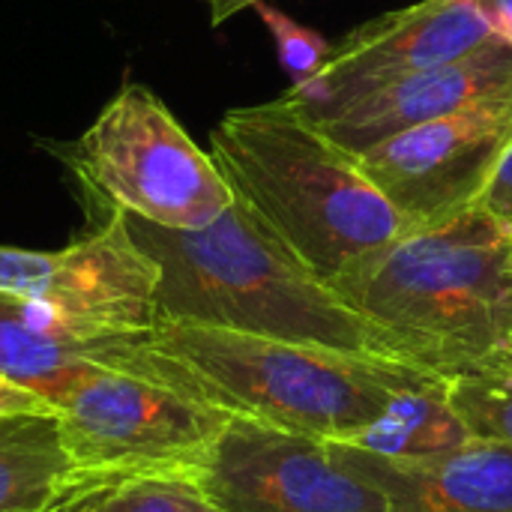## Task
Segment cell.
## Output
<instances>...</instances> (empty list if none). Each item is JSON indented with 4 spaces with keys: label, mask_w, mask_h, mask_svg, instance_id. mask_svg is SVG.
Listing matches in <instances>:
<instances>
[{
    "label": "cell",
    "mask_w": 512,
    "mask_h": 512,
    "mask_svg": "<svg viewBox=\"0 0 512 512\" xmlns=\"http://www.w3.org/2000/svg\"><path fill=\"white\" fill-rule=\"evenodd\" d=\"M252 9L261 15V21L267 24L270 36H273V42H276L279 63H282V69H285L288 78H291V90H288V93H294V96L309 93V90L315 87V81H318L324 63H327L330 54H333V42H330L327 36H321L318 30H312V27L294 21V18L285 15L282 9L270 6L267 0L255 3Z\"/></svg>",
    "instance_id": "cell-18"
},
{
    "label": "cell",
    "mask_w": 512,
    "mask_h": 512,
    "mask_svg": "<svg viewBox=\"0 0 512 512\" xmlns=\"http://www.w3.org/2000/svg\"><path fill=\"white\" fill-rule=\"evenodd\" d=\"M507 90H512V45L492 39L453 63L390 81L318 123L345 147L366 150L411 126L456 114Z\"/></svg>",
    "instance_id": "cell-11"
},
{
    "label": "cell",
    "mask_w": 512,
    "mask_h": 512,
    "mask_svg": "<svg viewBox=\"0 0 512 512\" xmlns=\"http://www.w3.org/2000/svg\"><path fill=\"white\" fill-rule=\"evenodd\" d=\"M111 372L150 378L231 417L321 441H348L399 390L438 375L402 360L189 321H156L147 333L120 336Z\"/></svg>",
    "instance_id": "cell-1"
},
{
    "label": "cell",
    "mask_w": 512,
    "mask_h": 512,
    "mask_svg": "<svg viewBox=\"0 0 512 512\" xmlns=\"http://www.w3.org/2000/svg\"><path fill=\"white\" fill-rule=\"evenodd\" d=\"M222 512H387L333 441L231 417L198 483Z\"/></svg>",
    "instance_id": "cell-9"
},
{
    "label": "cell",
    "mask_w": 512,
    "mask_h": 512,
    "mask_svg": "<svg viewBox=\"0 0 512 512\" xmlns=\"http://www.w3.org/2000/svg\"><path fill=\"white\" fill-rule=\"evenodd\" d=\"M492 39L501 36L486 24L474 0H420L351 30L333 45L315 87L291 96L315 120H324L390 81L453 63Z\"/></svg>",
    "instance_id": "cell-10"
},
{
    "label": "cell",
    "mask_w": 512,
    "mask_h": 512,
    "mask_svg": "<svg viewBox=\"0 0 512 512\" xmlns=\"http://www.w3.org/2000/svg\"><path fill=\"white\" fill-rule=\"evenodd\" d=\"M123 222L159 267V321L207 324L408 363L390 333L345 303L237 195L204 228H162L135 216H123Z\"/></svg>",
    "instance_id": "cell-2"
},
{
    "label": "cell",
    "mask_w": 512,
    "mask_h": 512,
    "mask_svg": "<svg viewBox=\"0 0 512 512\" xmlns=\"http://www.w3.org/2000/svg\"><path fill=\"white\" fill-rule=\"evenodd\" d=\"M111 336L78 339L36 324L18 297L0 294V375L39 393L54 408L93 372L105 369Z\"/></svg>",
    "instance_id": "cell-13"
},
{
    "label": "cell",
    "mask_w": 512,
    "mask_h": 512,
    "mask_svg": "<svg viewBox=\"0 0 512 512\" xmlns=\"http://www.w3.org/2000/svg\"><path fill=\"white\" fill-rule=\"evenodd\" d=\"M486 24L512 45V0H474Z\"/></svg>",
    "instance_id": "cell-21"
},
{
    "label": "cell",
    "mask_w": 512,
    "mask_h": 512,
    "mask_svg": "<svg viewBox=\"0 0 512 512\" xmlns=\"http://www.w3.org/2000/svg\"><path fill=\"white\" fill-rule=\"evenodd\" d=\"M471 438L474 435L468 423L450 399V381L444 375H432L399 390L366 429L339 444H348L369 456L411 462L444 456L468 444Z\"/></svg>",
    "instance_id": "cell-14"
},
{
    "label": "cell",
    "mask_w": 512,
    "mask_h": 512,
    "mask_svg": "<svg viewBox=\"0 0 512 512\" xmlns=\"http://www.w3.org/2000/svg\"><path fill=\"white\" fill-rule=\"evenodd\" d=\"M210 156L234 195L327 282L411 231L360 153L291 93L225 111L210 132Z\"/></svg>",
    "instance_id": "cell-4"
},
{
    "label": "cell",
    "mask_w": 512,
    "mask_h": 512,
    "mask_svg": "<svg viewBox=\"0 0 512 512\" xmlns=\"http://www.w3.org/2000/svg\"><path fill=\"white\" fill-rule=\"evenodd\" d=\"M387 498V512H512V447L471 438L432 459H381L333 441Z\"/></svg>",
    "instance_id": "cell-12"
},
{
    "label": "cell",
    "mask_w": 512,
    "mask_h": 512,
    "mask_svg": "<svg viewBox=\"0 0 512 512\" xmlns=\"http://www.w3.org/2000/svg\"><path fill=\"white\" fill-rule=\"evenodd\" d=\"M447 381L471 435L512 447V354Z\"/></svg>",
    "instance_id": "cell-17"
},
{
    "label": "cell",
    "mask_w": 512,
    "mask_h": 512,
    "mask_svg": "<svg viewBox=\"0 0 512 512\" xmlns=\"http://www.w3.org/2000/svg\"><path fill=\"white\" fill-rule=\"evenodd\" d=\"M231 414L168 384L99 369L60 405L78 492L123 480L201 483Z\"/></svg>",
    "instance_id": "cell-6"
},
{
    "label": "cell",
    "mask_w": 512,
    "mask_h": 512,
    "mask_svg": "<svg viewBox=\"0 0 512 512\" xmlns=\"http://www.w3.org/2000/svg\"><path fill=\"white\" fill-rule=\"evenodd\" d=\"M207 3H210V0H207Z\"/></svg>",
    "instance_id": "cell-23"
},
{
    "label": "cell",
    "mask_w": 512,
    "mask_h": 512,
    "mask_svg": "<svg viewBox=\"0 0 512 512\" xmlns=\"http://www.w3.org/2000/svg\"><path fill=\"white\" fill-rule=\"evenodd\" d=\"M42 147L72 177L90 225L120 213L189 231L216 222L234 201L216 159L147 84L126 81L78 138Z\"/></svg>",
    "instance_id": "cell-5"
},
{
    "label": "cell",
    "mask_w": 512,
    "mask_h": 512,
    "mask_svg": "<svg viewBox=\"0 0 512 512\" xmlns=\"http://www.w3.org/2000/svg\"><path fill=\"white\" fill-rule=\"evenodd\" d=\"M510 147L512 90H507L357 153L411 228H423L483 204Z\"/></svg>",
    "instance_id": "cell-8"
},
{
    "label": "cell",
    "mask_w": 512,
    "mask_h": 512,
    "mask_svg": "<svg viewBox=\"0 0 512 512\" xmlns=\"http://www.w3.org/2000/svg\"><path fill=\"white\" fill-rule=\"evenodd\" d=\"M483 207H489L512 234V147L507 150V156L501 159L486 195H483Z\"/></svg>",
    "instance_id": "cell-20"
},
{
    "label": "cell",
    "mask_w": 512,
    "mask_h": 512,
    "mask_svg": "<svg viewBox=\"0 0 512 512\" xmlns=\"http://www.w3.org/2000/svg\"><path fill=\"white\" fill-rule=\"evenodd\" d=\"M48 414H57V408L48 399L0 375V423L12 417H48Z\"/></svg>",
    "instance_id": "cell-19"
},
{
    "label": "cell",
    "mask_w": 512,
    "mask_h": 512,
    "mask_svg": "<svg viewBox=\"0 0 512 512\" xmlns=\"http://www.w3.org/2000/svg\"><path fill=\"white\" fill-rule=\"evenodd\" d=\"M78 495L57 414L0 423V512H57Z\"/></svg>",
    "instance_id": "cell-15"
},
{
    "label": "cell",
    "mask_w": 512,
    "mask_h": 512,
    "mask_svg": "<svg viewBox=\"0 0 512 512\" xmlns=\"http://www.w3.org/2000/svg\"><path fill=\"white\" fill-rule=\"evenodd\" d=\"M330 285L444 378L512 354V234L483 204L411 228Z\"/></svg>",
    "instance_id": "cell-3"
},
{
    "label": "cell",
    "mask_w": 512,
    "mask_h": 512,
    "mask_svg": "<svg viewBox=\"0 0 512 512\" xmlns=\"http://www.w3.org/2000/svg\"><path fill=\"white\" fill-rule=\"evenodd\" d=\"M57 512H222V507L186 480H123L78 492Z\"/></svg>",
    "instance_id": "cell-16"
},
{
    "label": "cell",
    "mask_w": 512,
    "mask_h": 512,
    "mask_svg": "<svg viewBox=\"0 0 512 512\" xmlns=\"http://www.w3.org/2000/svg\"><path fill=\"white\" fill-rule=\"evenodd\" d=\"M255 3H261V0H210V21L225 24L231 15H237L243 9H252Z\"/></svg>",
    "instance_id": "cell-22"
},
{
    "label": "cell",
    "mask_w": 512,
    "mask_h": 512,
    "mask_svg": "<svg viewBox=\"0 0 512 512\" xmlns=\"http://www.w3.org/2000/svg\"><path fill=\"white\" fill-rule=\"evenodd\" d=\"M0 294L24 300L45 330L78 339L147 333L159 321V267L120 213L63 249L0 246Z\"/></svg>",
    "instance_id": "cell-7"
}]
</instances>
